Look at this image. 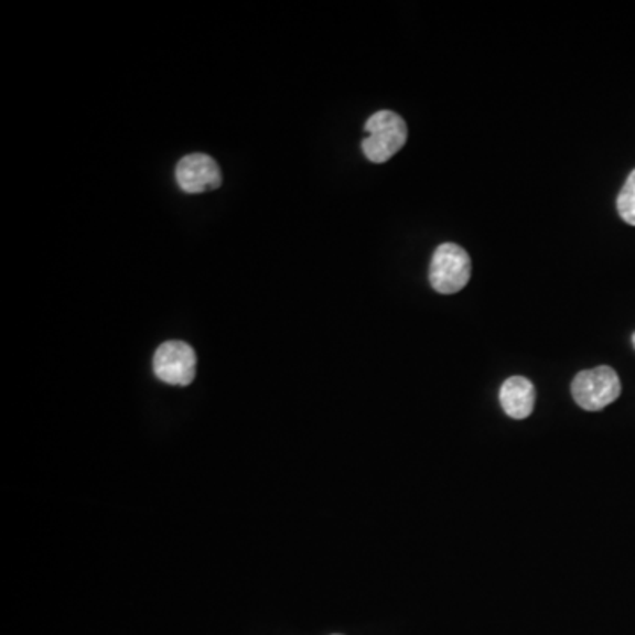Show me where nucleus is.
<instances>
[{"label": "nucleus", "mask_w": 635, "mask_h": 635, "mask_svg": "<svg viewBox=\"0 0 635 635\" xmlns=\"http://www.w3.org/2000/svg\"><path fill=\"white\" fill-rule=\"evenodd\" d=\"M366 132L367 137L362 141V152L370 163H387L408 141L406 122L396 111L381 110L370 115L366 122Z\"/></svg>", "instance_id": "obj_1"}, {"label": "nucleus", "mask_w": 635, "mask_h": 635, "mask_svg": "<svg viewBox=\"0 0 635 635\" xmlns=\"http://www.w3.org/2000/svg\"><path fill=\"white\" fill-rule=\"evenodd\" d=\"M472 278V260L463 247L446 243L438 246L429 265V282L441 295L463 290Z\"/></svg>", "instance_id": "obj_2"}, {"label": "nucleus", "mask_w": 635, "mask_h": 635, "mask_svg": "<svg viewBox=\"0 0 635 635\" xmlns=\"http://www.w3.org/2000/svg\"><path fill=\"white\" fill-rule=\"evenodd\" d=\"M622 394V381L613 367L600 366L581 370L572 381L573 401L582 410L599 411L616 401Z\"/></svg>", "instance_id": "obj_3"}, {"label": "nucleus", "mask_w": 635, "mask_h": 635, "mask_svg": "<svg viewBox=\"0 0 635 635\" xmlns=\"http://www.w3.org/2000/svg\"><path fill=\"white\" fill-rule=\"evenodd\" d=\"M155 376L168 385L185 387L193 384L196 375V353L182 341H168L154 353Z\"/></svg>", "instance_id": "obj_4"}, {"label": "nucleus", "mask_w": 635, "mask_h": 635, "mask_svg": "<svg viewBox=\"0 0 635 635\" xmlns=\"http://www.w3.org/2000/svg\"><path fill=\"white\" fill-rule=\"evenodd\" d=\"M175 179L179 187L187 194L214 191L223 184L216 161L202 152L182 158L176 163Z\"/></svg>", "instance_id": "obj_5"}, {"label": "nucleus", "mask_w": 635, "mask_h": 635, "mask_svg": "<svg viewBox=\"0 0 635 635\" xmlns=\"http://www.w3.org/2000/svg\"><path fill=\"white\" fill-rule=\"evenodd\" d=\"M499 402L510 419H528L535 408L534 384L525 376H510L499 388Z\"/></svg>", "instance_id": "obj_6"}, {"label": "nucleus", "mask_w": 635, "mask_h": 635, "mask_svg": "<svg viewBox=\"0 0 635 635\" xmlns=\"http://www.w3.org/2000/svg\"><path fill=\"white\" fill-rule=\"evenodd\" d=\"M616 207L617 214L626 225L635 226V170L626 176L625 185L617 196Z\"/></svg>", "instance_id": "obj_7"}, {"label": "nucleus", "mask_w": 635, "mask_h": 635, "mask_svg": "<svg viewBox=\"0 0 635 635\" xmlns=\"http://www.w3.org/2000/svg\"><path fill=\"white\" fill-rule=\"evenodd\" d=\"M632 343H634V348H635V332H634V335H632Z\"/></svg>", "instance_id": "obj_8"}]
</instances>
